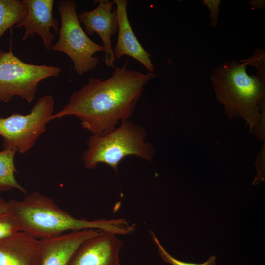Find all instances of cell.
I'll return each instance as SVG.
<instances>
[{
	"instance_id": "obj_1",
	"label": "cell",
	"mask_w": 265,
	"mask_h": 265,
	"mask_svg": "<svg viewBox=\"0 0 265 265\" xmlns=\"http://www.w3.org/2000/svg\"><path fill=\"white\" fill-rule=\"evenodd\" d=\"M127 61L117 67L107 79L89 77L88 82L70 96L63 108L51 120L73 115L93 135L112 131L121 122L127 120L135 108L146 84L156 77L129 70Z\"/></svg>"
},
{
	"instance_id": "obj_2",
	"label": "cell",
	"mask_w": 265,
	"mask_h": 265,
	"mask_svg": "<svg viewBox=\"0 0 265 265\" xmlns=\"http://www.w3.org/2000/svg\"><path fill=\"white\" fill-rule=\"evenodd\" d=\"M9 212L16 218L20 230L38 238L53 237L66 231L93 229L117 235L132 234L135 224L124 218L88 220L73 217L50 197L34 192L23 200L8 201Z\"/></svg>"
},
{
	"instance_id": "obj_3",
	"label": "cell",
	"mask_w": 265,
	"mask_h": 265,
	"mask_svg": "<svg viewBox=\"0 0 265 265\" xmlns=\"http://www.w3.org/2000/svg\"><path fill=\"white\" fill-rule=\"evenodd\" d=\"M246 64L228 61L217 67L211 77L217 100L230 118L245 120L251 132L265 110V81L246 72Z\"/></svg>"
},
{
	"instance_id": "obj_4",
	"label": "cell",
	"mask_w": 265,
	"mask_h": 265,
	"mask_svg": "<svg viewBox=\"0 0 265 265\" xmlns=\"http://www.w3.org/2000/svg\"><path fill=\"white\" fill-rule=\"evenodd\" d=\"M146 135L143 127L128 120L105 135L92 134L83 154L84 165L93 169L99 163H104L117 173L118 164L126 156L135 155L151 161L155 149L151 143L145 141Z\"/></svg>"
},
{
	"instance_id": "obj_5",
	"label": "cell",
	"mask_w": 265,
	"mask_h": 265,
	"mask_svg": "<svg viewBox=\"0 0 265 265\" xmlns=\"http://www.w3.org/2000/svg\"><path fill=\"white\" fill-rule=\"evenodd\" d=\"M77 7L74 0H63L59 2V37L52 49L67 54L72 61L76 72L83 75L97 66L99 59L94 54L96 52H104L105 49L103 46L92 41L82 28L76 12Z\"/></svg>"
},
{
	"instance_id": "obj_6",
	"label": "cell",
	"mask_w": 265,
	"mask_h": 265,
	"mask_svg": "<svg viewBox=\"0 0 265 265\" xmlns=\"http://www.w3.org/2000/svg\"><path fill=\"white\" fill-rule=\"evenodd\" d=\"M60 72L57 66L25 63L14 55L10 47L0 54V101L7 102L18 96L31 103L39 83L58 76Z\"/></svg>"
},
{
	"instance_id": "obj_7",
	"label": "cell",
	"mask_w": 265,
	"mask_h": 265,
	"mask_svg": "<svg viewBox=\"0 0 265 265\" xmlns=\"http://www.w3.org/2000/svg\"><path fill=\"white\" fill-rule=\"evenodd\" d=\"M54 100L50 95L38 98L29 113H13L0 117V135L3 138L4 149L23 154L30 150L46 129V124L53 115Z\"/></svg>"
},
{
	"instance_id": "obj_8",
	"label": "cell",
	"mask_w": 265,
	"mask_h": 265,
	"mask_svg": "<svg viewBox=\"0 0 265 265\" xmlns=\"http://www.w3.org/2000/svg\"><path fill=\"white\" fill-rule=\"evenodd\" d=\"M97 6L89 11L78 14L80 23L83 24L85 32L92 35L97 33L103 43L105 63L114 67L115 58L112 47L111 37L118 31L119 23L116 8L113 7L114 0H98Z\"/></svg>"
},
{
	"instance_id": "obj_9",
	"label": "cell",
	"mask_w": 265,
	"mask_h": 265,
	"mask_svg": "<svg viewBox=\"0 0 265 265\" xmlns=\"http://www.w3.org/2000/svg\"><path fill=\"white\" fill-rule=\"evenodd\" d=\"M123 245L117 235L100 231L80 245L67 265H123L119 257Z\"/></svg>"
},
{
	"instance_id": "obj_10",
	"label": "cell",
	"mask_w": 265,
	"mask_h": 265,
	"mask_svg": "<svg viewBox=\"0 0 265 265\" xmlns=\"http://www.w3.org/2000/svg\"><path fill=\"white\" fill-rule=\"evenodd\" d=\"M27 7L26 17L13 27H24L25 32L22 40L33 37L35 34L40 35L47 50L52 47L55 36L50 31L53 28L58 33V21L52 15L53 0H24Z\"/></svg>"
},
{
	"instance_id": "obj_11",
	"label": "cell",
	"mask_w": 265,
	"mask_h": 265,
	"mask_svg": "<svg viewBox=\"0 0 265 265\" xmlns=\"http://www.w3.org/2000/svg\"><path fill=\"white\" fill-rule=\"evenodd\" d=\"M100 231L93 229L73 231L40 239L39 265H67L80 245Z\"/></svg>"
},
{
	"instance_id": "obj_12",
	"label": "cell",
	"mask_w": 265,
	"mask_h": 265,
	"mask_svg": "<svg viewBox=\"0 0 265 265\" xmlns=\"http://www.w3.org/2000/svg\"><path fill=\"white\" fill-rule=\"evenodd\" d=\"M119 26L118 38L113 50L115 59L128 55L143 65L149 73H154L155 67L151 55L142 47L135 36L129 22L127 14V0H115Z\"/></svg>"
},
{
	"instance_id": "obj_13",
	"label": "cell",
	"mask_w": 265,
	"mask_h": 265,
	"mask_svg": "<svg viewBox=\"0 0 265 265\" xmlns=\"http://www.w3.org/2000/svg\"><path fill=\"white\" fill-rule=\"evenodd\" d=\"M40 240L24 231L0 240V265H39Z\"/></svg>"
},
{
	"instance_id": "obj_14",
	"label": "cell",
	"mask_w": 265,
	"mask_h": 265,
	"mask_svg": "<svg viewBox=\"0 0 265 265\" xmlns=\"http://www.w3.org/2000/svg\"><path fill=\"white\" fill-rule=\"evenodd\" d=\"M16 152L15 150L6 149L0 151V192L16 189L27 195L26 190L15 177L17 170L14 163V157Z\"/></svg>"
},
{
	"instance_id": "obj_15",
	"label": "cell",
	"mask_w": 265,
	"mask_h": 265,
	"mask_svg": "<svg viewBox=\"0 0 265 265\" xmlns=\"http://www.w3.org/2000/svg\"><path fill=\"white\" fill-rule=\"evenodd\" d=\"M27 13L24 0H0V41L5 32L20 22Z\"/></svg>"
},
{
	"instance_id": "obj_16",
	"label": "cell",
	"mask_w": 265,
	"mask_h": 265,
	"mask_svg": "<svg viewBox=\"0 0 265 265\" xmlns=\"http://www.w3.org/2000/svg\"><path fill=\"white\" fill-rule=\"evenodd\" d=\"M151 236L154 242L155 243L158 249V252L161 257L163 260L171 265H215L216 257L215 256H211L206 262L196 264L194 263L186 262L180 261L171 255H170L162 246L155 235L153 231L150 230Z\"/></svg>"
},
{
	"instance_id": "obj_17",
	"label": "cell",
	"mask_w": 265,
	"mask_h": 265,
	"mask_svg": "<svg viewBox=\"0 0 265 265\" xmlns=\"http://www.w3.org/2000/svg\"><path fill=\"white\" fill-rule=\"evenodd\" d=\"M21 231L15 217L8 211L0 215V240Z\"/></svg>"
},
{
	"instance_id": "obj_18",
	"label": "cell",
	"mask_w": 265,
	"mask_h": 265,
	"mask_svg": "<svg viewBox=\"0 0 265 265\" xmlns=\"http://www.w3.org/2000/svg\"><path fill=\"white\" fill-rule=\"evenodd\" d=\"M265 50H256L253 56L248 59L243 60L246 65L255 66L257 69L256 76L263 80H265Z\"/></svg>"
},
{
	"instance_id": "obj_19",
	"label": "cell",
	"mask_w": 265,
	"mask_h": 265,
	"mask_svg": "<svg viewBox=\"0 0 265 265\" xmlns=\"http://www.w3.org/2000/svg\"><path fill=\"white\" fill-rule=\"evenodd\" d=\"M219 0H204L203 3L207 5L210 11V17L211 19V25L216 26L219 13V6L220 3Z\"/></svg>"
},
{
	"instance_id": "obj_20",
	"label": "cell",
	"mask_w": 265,
	"mask_h": 265,
	"mask_svg": "<svg viewBox=\"0 0 265 265\" xmlns=\"http://www.w3.org/2000/svg\"><path fill=\"white\" fill-rule=\"evenodd\" d=\"M9 211L8 202L6 201L0 195V215Z\"/></svg>"
},
{
	"instance_id": "obj_21",
	"label": "cell",
	"mask_w": 265,
	"mask_h": 265,
	"mask_svg": "<svg viewBox=\"0 0 265 265\" xmlns=\"http://www.w3.org/2000/svg\"><path fill=\"white\" fill-rule=\"evenodd\" d=\"M265 0H251L249 4L253 7L260 9H263L265 6Z\"/></svg>"
},
{
	"instance_id": "obj_22",
	"label": "cell",
	"mask_w": 265,
	"mask_h": 265,
	"mask_svg": "<svg viewBox=\"0 0 265 265\" xmlns=\"http://www.w3.org/2000/svg\"><path fill=\"white\" fill-rule=\"evenodd\" d=\"M3 51L0 48V54H1Z\"/></svg>"
}]
</instances>
